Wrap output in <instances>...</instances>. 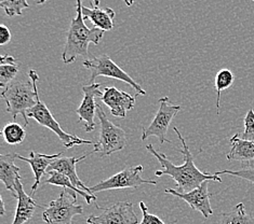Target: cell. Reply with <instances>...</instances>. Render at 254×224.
Returning <instances> with one entry per match:
<instances>
[{
    "mask_svg": "<svg viewBox=\"0 0 254 224\" xmlns=\"http://www.w3.org/2000/svg\"><path fill=\"white\" fill-rule=\"evenodd\" d=\"M0 204H1V207H0V209H1V211H0V214L4 215L5 209H4V204H3V201H2V197H1V196H0Z\"/></svg>",
    "mask_w": 254,
    "mask_h": 224,
    "instance_id": "4dcf8cb0",
    "label": "cell"
},
{
    "mask_svg": "<svg viewBox=\"0 0 254 224\" xmlns=\"http://www.w3.org/2000/svg\"><path fill=\"white\" fill-rule=\"evenodd\" d=\"M140 208H141L142 214H143V219H142L141 223H138V224H166L160 219L159 217H157L156 215H153L149 213L147 206L144 202H140Z\"/></svg>",
    "mask_w": 254,
    "mask_h": 224,
    "instance_id": "83f0119b",
    "label": "cell"
},
{
    "mask_svg": "<svg viewBox=\"0 0 254 224\" xmlns=\"http://www.w3.org/2000/svg\"><path fill=\"white\" fill-rule=\"evenodd\" d=\"M49 175V178H48L46 181H44L45 183L48 184H52V185H58V186H63L64 190L69 189L70 191L78 193L80 196L84 198V201L87 202V204H91L92 202H96V195H91L89 193L84 192L83 190H80L79 187L75 186L72 184L70 179L68 177H66L65 175L59 173L57 171H50L47 173Z\"/></svg>",
    "mask_w": 254,
    "mask_h": 224,
    "instance_id": "ffe728a7",
    "label": "cell"
},
{
    "mask_svg": "<svg viewBox=\"0 0 254 224\" xmlns=\"http://www.w3.org/2000/svg\"><path fill=\"white\" fill-rule=\"evenodd\" d=\"M244 123H245V131L243 134L240 135V137L244 139H247V140L254 141V111H253V109H250V110L248 111Z\"/></svg>",
    "mask_w": 254,
    "mask_h": 224,
    "instance_id": "4316f807",
    "label": "cell"
},
{
    "mask_svg": "<svg viewBox=\"0 0 254 224\" xmlns=\"http://www.w3.org/2000/svg\"><path fill=\"white\" fill-rule=\"evenodd\" d=\"M124 1H125V3L127 5H129V7H131V5L134 4V2L136 1V0H124Z\"/></svg>",
    "mask_w": 254,
    "mask_h": 224,
    "instance_id": "1f68e13d",
    "label": "cell"
},
{
    "mask_svg": "<svg viewBox=\"0 0 254 224\" xmlns=\"http://www.w3.org/2000/svg\"><path fill=\"white\" fill-rule=\"evenodd\" d=\"M209 181H205L200 186L196 187L190 192L181 193L174 189H166L167 194H171L183 199L190 206V208L200 213L204 218H209L213 215V209L211 207L210 197L212 194L208 192Z\"/></svg>",
    "mask_w": 254,
    "mask_h": 224,
    "instance_id": "7c38bea8",
    "label": "cell"
},
{
    "mask_svg": "<svg viewBox=\"0 0 254 224\" xmlns=\"http://www.w3.org/2000/svg\"><path fill=\"white\" fill-rule=\"evenodd\" d=\"M215 174L217 176H220L222 174H227V175L234 176V177H238V178L250 181V182L254 184V166L248 165L243 169H239V171H229V169H225V171L217 172Z\"/></svg>",
    "mask_w": 254,
    "mask_h": 224,
    "instance_id": "484cf974",
    "label": "cell"
},
{
    "mask_svg": "<svg viewBox=\"0 0 254 224\" xmlns=\"http://www.w3.org/2000/svg\"><path fill=\"white\" fill-rule=\"evenodd\" d=\"M19 72L17 64H3L0 65V87L5 88L11 82Z\"/></svg>",
    "mask_w": 254,
    "mask_h": 224,
    "instance_id": "d4e9b609",
    "label": "cell"
},
{
    "mask_svg": "<svg viewBox=\"0 0 254 224\" xmlns=\"http://www.w3.org/2000/svg\"><path fill=\"white\" fill-rule=\"evenodd\" d=\"M83 66L91 72L90 81L92 83L94 79L98 77L112 78L128 83L131 88L136 90L137 94L146 95V90H144L140 84L133 80L125 70H123L119 66L115 64L114 60L110 56L106 55V54H103V55L93 57L91 59H84Z\"/></svg>",
    "mask_w": 254,
    "mask_h": 224,
    "instance_id": "8992f818",
    "label": "cell"
},
{
    "mask_svg": "<svg viewBox=\"0 0 254 224\" xmlns=\"http://www.w3.org/2000/svg\"><path fill=\"white\" fill-rule=\"evenodd\" d=\"M76 16L71 19L62 53L64 64L74 63L79 56L87 59L89 45H99L104 35V30L98 27L86 26L82 15V0H76Z\"/></svg>",
    "mask_w": 254,
    "mask_h": 224,
    "instance_id": "7a4b0ae2",
    "label": "cell"
},
{
    "mask_svg": "<svg viewBox=\"0 0 254 224\" xmlns=\"http://www.w3.org/2000/svg\"><path fill=\"white\" fill-rule=\"evenodd\" d=\"M36 100H37V102H36L35 107L27 112V118L35 119L41 126L52 131L59 137L60 140L63 142L65 148L69 149L75 146H80V144H94V142L91 140L82 139L76 135H70L62 130V127L60 126L56 118L53 117L52 112L48 109L45 102L41 101L37 87H36Z\"/></svg>",
    "mask_w": 254,
    "mask_h": 224,
    "instance_id": "5b68a950",
    "label": "cell"
},
{
    "mask_svg": "<svg viewBox=\"0 0 254 224\" xmlns=\"http://www.w3.org/2000/svg\"><path fill=\"white\" fill-rule=\"evenodd\" d=\"M4 141L11 146L20 144L26 137V132L19 123L12 122L5 125L1 132Z\"/></svg>",
    "mask_w": 254,
    "mask_h": 224,
    "instance_id": "7402d4cb",
    "label": "cell"
},
{
    "mask_svg": "<svg viewBox=\"0 0 254 224\" xmlns=\"http://www.w3.org/2000/svg\"><path fill=\"white\" fill-rule=\"evenodd\" d=\"M159 109L157 111L154 120L152 123L149 124L147 129L143 127V133L141 139L142 140H146L149 137L155 136L158 138L159 142L162 144L165 142L170 143V140L167 139V132L169 129V125H170L171 121L177 116L178 112L181 110L180 105H173L170 101V98L168 96H163L159 100Z\"/></svg>",
    "mask_w": 254,
    "mask_h": 224,
    "instance_id": "9c48e42d",
    "label": "cell"
},
{
    "mask_svg": "<svg viewBox=\"0 0 254 224\" xmlns=\"http://www.w3.org/2000/svg\"><path fill=\"white\" fill-rule=\"evenodd\" d=\"M175 134L178 135L181 143H182V149L180 152L183 154L184 163L181 166L174 165L173 163L163 154L156 151L153 144H147L146 150L149 151L157 160L159 161L160 165L162 166V171H157L155 175L157 177H162V176H170L173 180L177 182V191L181 193L190 192L196 187L200 186L205 181H217L222 182V178L216 174H205L196 167L193 157L190 150L187 146L184 137L181 134L178 127H174Z\"/></svg>",
    "mask_w": 254,
    "mask_h": 224,
    "instance_id": "6da1fadb",
    "label": "cell"
},
{
    "mask_svg": "<svg viewBox=\"0 0 254 224\" xmlns=\"http://www.w3.org/2000/svg\"><path fill=\"white\" fill-rule=\"evenodd\" d=\"M234 75L229 69H222L215 77V90H216V111L220 113V101H221V94L223 90H225L232 87L234 83Z\"/></svg>",
    "mask_w": 254,
    "mask_h": 224,
    "instance_id": "603a6c76",
    "label": "cell"
},
{
    "mask_svg": "<svg viewBox=\"0 0 254 224\" xmlns=\"http://www.w3.org/2000/svg\"><path fill=\"white\" fill-rule=\"evenodd\" d=\"M82 15L84 19L91 21L94 27H98L104 32H108L114 28V17L116 13L111 8L100 9L99 7H93L90 9L82 4Z\"/></svg>",
    "mask_w": 254,
    "mask_h": 224,
    "instance_id": "d6986e66",
    "label": "cell"
},
{
    "mask_svg": "<svg viewBox=\"0 0 254 224\" xmlns=\"http://www.w3.org/2000/svg\"><path fill=\"white\" fill-rule=\"evenodd\" d=\"M102 87V83H91L89 86H83V99L81 101L80 106L77 108V114H78V122L84 123V131L87 133L92 132L96 123L94 121L95 113H98V106L96 105L95 97H101L103 92L100 90Z\"/></svg>",
    "mask_w": 254,
    "mask_h": 224,
    "instance_id": "8fae6325",
    "label": "cell"
},
{
    "mask_svg": "<svg viewBox=\"0 0 254 224\" xmlns=\"http://www.w3.org/2000/svg\"><path fill=\"white\" fill-rule=\"evenodd\" d=\"M0 64H16V60L14 57H12L9 54H7V55H2L0 57Z\"/></svg>",
    "mask_w": 254,
    "mask_h": 224,
    "instance_id": "f546056e",
    "label": "cell"
},
{
    "mask_svg": "<svg viewBox=\"0 0 254 224\" xmlns=\"http://www.w3.org/2000/svg\"><path fill=\"white\" fill-rule=\"evenodd\" d=\"M31 156L29 157H24L20 154L16 155V159H20L24 162L28 163L31 165L33 173H34V177H35V182L32 186V196L35 194V192L37 191L38 185L41 182V178L42 176L45 174H47L48 168L50 167L51 163L53 160L58 159V157L62 156L63 153H57V154H41V153H37L32 151Z\"/></svg>",
    "mask_w": 254,
    "mask_h": 224,
    "instance_id": "2e32d148",
    "label": "cell"
},
{
    "mask_svg": "<svg viewBox=\"0 0 254 224\" xmlns=\"http://www.w3.org/2000/svg\"><path fill=\"white\" fill-rule=\"evenodd\" d=\"M216 224H254V217L247 213L243 203H239L229 213L221 214Z\"/></svg>",
    "mask_w": 254,
    "mask_h": 224,
    "instance_id": "44dd1931",
    "label": "cell"
},
{
    "mask_svg": "<svg viewBox=\"0 0 254 224\" xmlns=\"http://www.w3.org/2000/svg\"><path fill=\"white\" fill-rule=\"evenodd\" d=\"M98 118L100 121L99 140L93 144V153L101 156H110L113 153L125 149L127 144L126 132L122 127L114 124L108 120L106 113L103 111L102 106H98Z\"/></svg>",
    "mask_w": 254,
    "mask_h": 224,
    "instance_id": "277c9868",
    "label": "cell"
},
{
    "mask_svg": "<svg viewBox=\"0 0 254 224\" xmlns=\"http://www.w3.org/2000/svg\"><path fill=\"white\" fill-rule=\"evenodd\" d=\"M10 41H11L10 29L2 24V25L0 26V45H8Z\"/></svg>",
    "mask_w": 254,
    "mask_h": 224,
    "instance_id": "f1b7e54d",
    "label": "cell"
},
{
    "mask_svg": "<svg viewBox=\"0 0 254 224\" xmlns=\"http://www.w3.org/2000/svg\"><path fill=\"white\" fill-rule=\"evenodd\" d=\"M72 196L66 190L61 192L60 196L50 202L47 208L42 213V220L47 224H71L75 216L82 215V205H77V199H72Z\"/></svg>",
    "mask_w": 254,
    "mask_h": 224,
    "instance_id": "ba28073f",
    "label": "cell"
},
{
    "mask_svg": "<svg viewBox=\"0 0 254 224\" xmlns=\"http://www.w3.org/2000/svg\"><path fill=\"white\" fill-rule=\"evenodd\" d=\"M88 224H138V218L129 202H118L104 208L100 215L92 214L87 219Z\"/></svg>",
    "mask_w": 254,
    "mask_h": 224,
    "instance_id": "30bf717a",
    "label": "cell"
},
{
    "mask_svg": "<svg viewBox=\"0 0 254 224\" xmlns=\"http://www.w3.org/2000/svg\"><path fill=\"white\" fill-rule=\"evenodd\" d=\"M47 1H48V0H36V3H37V4H42V3H45Z\"/></svg>",
    "mask_w": 254,
    "mask_h": 224,
    "instance_id": "836d02e7",
    "label": "cell"
},
{
    "mask_svg": "<svg viewBox=\"0 0 254 224\" xmlns=\"http://www.w3.org/2000/svg\"><path fill=\"white\" fill-rule=\"evenodd\" d=\"M252 1H254V0H252Z\"/></svg>",
    "mask_w": 254,
    "mask_h": 224,
    "instance_id": "e575fe53",
    "label": "cell"
},
{
    "mask_svg": "<svg viewBox=\"0 0 254 224\" xmlns=\"http://www.w3.org/2000/svg\"><path fill=\"white\" fill-rule=\"evenodd\" d=\"M29 78L32 82L28 81H13L4 88L1 94L2 98L7 104V112L12 118L15 119L17 114H21L24 120V124L28 125L27 112L35 107L36 102V87L39 80L37 71L29 70Z\"/></svg>",
    "mask_w": 254,
    "mask_h": 224,
    "instance_id": "3957f363",
    "label": "cell"
},
{
    "mask_svg": "<svg viewBox=\"0 0 254 224\" xmlns=\"http://www.w3.org/2000/svg\"><path fill=\"white\" fill-rule=\"evenodd\" d=\"M0 5L9 17L22 15L24 9H28L27 0H0Z\"/></svg>",
    "mask_w": 254,
    "mask_h": 224,
    "instance_id": "cb8c5ba5",
    "label": "cell"
},
{
    "mask_svg": "<svg viewBox=\"0 0 254 224\" xmlns=\"http://www.w3.org/2000/svg\"><path fill=\"white\" fill-rule=\"evenodd\" d=\"M92 153L93 152L91 151V152L84 153L81 156H71V157L60 156V157H58V159L52 161L50 167L48 168V172L57 171L59 173L65 175L66 177H68L70 179L72 184H74L75 186L79 187V189L89 193V194H91V191L89 190V187L84 185L82 181L79 179V177H78L77 172H76V166L80 161L84 160L88 155L92 154ZM91 195H94V194H91Z\"/></svg>",
    "mask_w": 254,
    "mask_h": 224,
    "instance_id": "5bb4252c",
    "label": "cell"
},
{
    "mask_svg": "<svg viewBox=\"0 0 254 224\" xmlns=\"http://www.w3.org/2000/svg\"><path fill=\"white\" fill-rule=\"evenodd\" d=\"M231 150L226 157L229 161H238L249 165L254 160V141L247 140L240 137V134L234 135L231 140Z\"/></svg>",
    "mask_w": 254,
    "mask_h": 224,
    "instance_id": "ac0fdd59",
    "label": "cell"
},
{
    "mask_svg": "<svg viewBox=\"0 0 254 224\" xmlns=\"http://www.w3.org/2000/svg\"><path fill=\"white\" fill-rule=\"evenodd\" d=\"M16 155V153L0 155V180L4 183L5 189L10 191L14 197L16 196V181L21 179L19 174L20 167L14 164Z\"/></svg>",
    "mask_w": 254,
    "mask_h": 224,
    "instance_id": "e0dca14e",
    "label": "cell"
},
{
    "mask_svg": "<svg viewBox=\"0 0 254 224\" xmlns=\"http://www.w3.org/2000/svg\"><path fill=\"white\" fill-rule=\"evenodd\" d=\"M15 191L17 205L14 214V219L12 224H25L33 218L36 208L40 207V206L36 203V201H34V198L32 196H29L27 193L24 191V186L21 182V179L16 181Z\"/></svg>",
    "mask_w": 254,
    "mask_h": 224,
    "instance_id": "9a60e30c",
    "label": "cell"
},
{
    "mask_svg": "<svg viewBox=\"0 0 254 224\" xmlns=\"http://www.w3.org/2000/svg\"><path fill=\"white\" fill-rule=\"evenodd\" d=\"M90 2H91V4L93 5V7H99L100 4V0H89Z\"/></svg>",
    "mask_w": 254,
    "mask_h": 224,
    "instance_id": "d6a6232c",
    "label": "cell"
},
{
    "mask_svg": "<svg viewBox=\"0 0 254 224\" xmlns=\"http://www.w3.org/2000/svg\"><path fill=\"white\" fill-rule=\"evenodd\" d=\"M143 173V166H127L122 172L116 175H113L112 177L101 181L98 184H95L89 190L91 191V194H94L102 191L108 190H122V189H137L138 186L143 184H156L154 180H145L141 177Z\"/></svg>",
    "mask_w": 254,
    "mask_h": 224,
    "instance_id": "52a82bcc",
    "label": "cell"
},
{
    "mask_svg": "<svg viewBox=\"0 0 254 224\" xmlns=\"http://www.w3.org/2000/svg\"><path fill=\"white\" fill-rule=\"evenodd\" d=\"M100 98L103 104L110 108L113 116L117 118H126L127 112L135 106L134 96L119 90L115 87L104 88V92Z\"/></svg>",
    "mask_w": 254,
    "mask_h": 224,
    "instance_id": "4fadbf2b",
    "label": "cell"
}]
</instances>
